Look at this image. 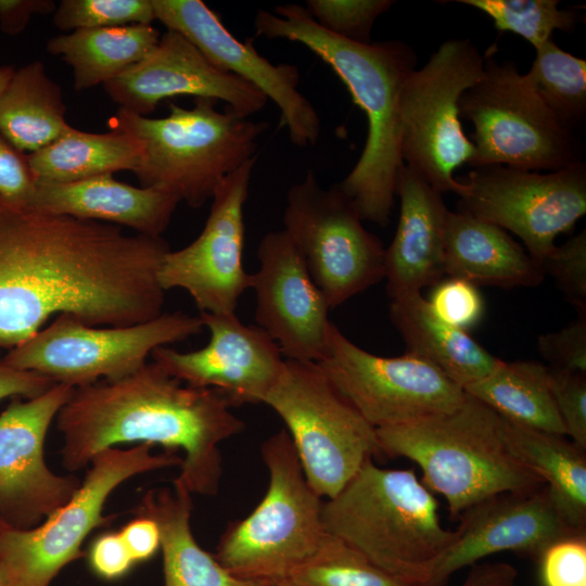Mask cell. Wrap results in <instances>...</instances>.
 <instances>
[{
	"label": "cell",
	"mask_w": 586,
	"mask_h": 586,
	"mask_svg": "<svg viewBox=\"0 0 586 586\" xmlns=\"http://www.w3.org/2000/svg\"><path fill=\"white\" fill-rule=\"evenodd\" d=\"M0 586H9L3 571L0 568Z\"/></svg>",
	"instance_id": "50"
},
{
	"label": "cell",
	"mask_w": 586,
	"mask_h": 586,
	"mask_svg": "<svg viewBox=\"0 0 586 586\" xmlns=\"http://www.w3.org/2000/svg\"><path fill=\"white\" fill-rule=\"evenodd\" d=\"M179 199L163 189L135 187L103 175L58 183L36 182L29 205L79 219L128 227L138 234L162 237Z\"/></svg>",
	"instance_id": "24"
},
{
	"label": "cell",
	"mask_w": 586,
	"mask_h": 586,
	"mask_svg": "<svg viewBox=\"0 0 586 586\" xmlns=\"http://www.w3.org/2000/svg\"><path fill=\"white\" fill-rule=\"evenodd\" d=\"M89 565L94 574L106 581L124 577L136 564L119 532H109L93 540Z\"/></svg>",
	"instance_id": "44"
},
{
	"label": "cell",
	"mask_w": 586,
	"mask_h": 586,
	"mask_svg": "<svg viewBox=\"0 0 586 586\" xmlns=\"http://www.w3.org/2000/svg\"><path fill=\"white\" fill-rule=\"evenodd\" d=\"M484 73V55L470 39H448L405 81L399 98L405 165L441 193L461 189L454 171L474 146L462 130L458 102Z\"/></svg>",
	"instance_id": "11"
},
{
	"label": "cell",
	"mask_w": 586,
	"mask_h": 586,
	"mask_svg": "<svg viewBox=\"0 0 586 586\" xmlns=\"http://www.w3.org/2000/svg\"><path fill=\"white\" fill-rule=\"evenodd\" d=\"M390 319L406 353L425 359L462 390L486 378L501 361L468 331L436 318L421 293L392 300Z\"/></svg>",
	"instance_id": "27"
},
{
	"label": "cell",
	"mask_w": 586,
	"mask_h": 586,
	"mask_svg": "<svg viewBox=\"0 0 586 586\" xmlns=\"http://www.w3.org/2000/svg\"><path fill=\"white\" fill-rule=\"evenodd\" d=\"M74 387L55 384L43 394L13 398L0 413V520L31 528L74 496L80 481L53 473L43 446L48 430Z\"/></svg>",
	"instance_id": "17"
},
{
	"label": "cell",
	"mask_w": 586,
	"mask_h": 586,
	"mask_svg": "<svg viewBox=\"0 0 586 586\" xmlns=\"http://www.w3.org/2000/svg\"><path fill=\"white\" fill-rule=\"evenodd\" d=\"M540 267L578 313H586V231L556 246Z\"/></svg>",
	"instance_id": "38"
},
{
	"label": "cell",
	"mask_w": 586,
	"mask_h": 586,
	"mask_svg": "<svg viewBox=\"0 0 586 586\" xmlns=\"http://www.w3.org/2000/svg\"><path fill=\"white\" fill-rule=\"evenodd\" d=\"M152 25L77 29L47 41V51L73 72V86L82 91L104 85L144 59L158 43Z\"/></svg>",
	"instance_id": "29"
},
{
	"label": "cell",
	"mask_w": 586,
	"mask_h": 586,
	"mask_svg": "<svg viewBox=\"0 0 586 586\" xmlns=\"http://www.w3.org/2000/svg\"><path fill=\"white\" fill-rule=\"evenodd\" d=\"M335 388L374 429L405 424L458 407L466 392L423 358L367 352L331 324L317 362Z\"/></svg>",
	"instance_id": "15"
},
{
	"label": "cell",
	"mask_w": 586,
	"mask_h": 586,
	"mask_svg": "<svg viewBox=\"0 0 586 586\" xmlns=\"http://www.w3.org/2000/svg\"><path fill=\"white\" fill-rule=\"evenodd\" d=\"M15 67L12 65H2L0 66V95L8 85L9 80L13 76Z\"/></svg>",
	"instance_id": "49"
},
{
	"label": "cell",
	"mask_w": 586,
	"mask_h": 586,
	"mask_svg": "<svg viewBox=\"0 0 586 586\" xmlns=\"http://www.w3.org/2000/svg\"><path fill=\"white\" fill-rule=\"evenodd\" d=\"M558 122L573 131L586 115V61L562 50L552 38L536 49L525 74Z\"/></svg>",
	"instance_id": "33"
},
{
	"label": "cell",
	"mask_w": 586,
	"mask_h": 586,
	"mask_svg": "<svg viewBox=\"0 0 586 586\" xmlns=\"http://www.w3.org/2000/svg\"><path fill=\"white\" fill-rule=\"evenodd\" d=\"M141 148L126 131L95 133L73 127L49 145L27 154L36 182L66 183L116 171L135 173Z\"/></svg>",
	"instance_id": "31"
},
{
	"label": "cell",
	"mask_w": 586,
	"mask_h": 586,
	"mask_svg": "<svg viewBox=\"0 0 586 586\" xmlns=\"http://www.w3.org/2000/svg\"><path fill=\"white\" fill-rule=\"evenodd\" d=\"M252 273L255 321L279 346L284 359L319 362L331 322L328 302L283 229L268 232L257 247Z\"/></svg>",
	"instance_id": "20"
},
{
	"label": "cell",
	"mask_w": 586,
	"mask_h": 586,
	"mask_svg": "<svg viewBox=\"0 0 586 586\" xmlns=\"http://www.w3.org/2000/svg\"><path fill=\"white\" fill-rule=\"evenodd\" d=\"M440 191L403 165L395 195L399 219L392 243L385 249L386 291L391 300L421 293L445 273V230L449 209Z\"/></svg>",
	"instance_id": "23"
},
{
	"label": "cell",
	"mask_w": 586,
	"mask_h": 586,
	"mask_svg": "<svg viewBox=\"0 0 586 586\" xmlns=\"http://www.w3.org/2000/svg\"><path fill=\"white\" fill-rule=\"evenodd\" d=\"M391 0H307L304 5L324 30L352 42H373L371 33L375 20L388 11Z\"/></svg>",
	"instance_id": "37"
},
{
	"label": "cell",
	"mask_w": 586,
	"mask_h": 586,
	"mask_svg": "<svg viewBox=\"0 0 586 586\" xmlns=\"http://www.w3.org/2000/svg\"><path fill=\"white\" fill-rule=\"evenodd\" d=\"M537 348L549 368L586 374V313L560 331L539 335Z\"/></svg>",
	"instance_id": "41"
},
{
	"label": "cell",
	"mask_w": 586,
	"mask_h": 586,
	"mask_svg": "<svg viewBox=\"0 0 586 586\" xmlns=\"http://www.w3.org/2000/svg\"><path fill=\"white\" fill-rule=\"evenodd\" d=\"M35 186L27 154L17 150L0 132V196L11 202L28 204Z\"/></svg>",
	"instance_id": "43"
},
{
	"label": "cell",
	"mask_w": 586,
	"mask_h": 586,
	"mask_svg": "<svg viewBox=\"0 0 586 586\" xmlns=\"http://www.w3.org/2000/svg\"><path fill=\"white\" fill-rule=\"evenodd\" d=\"M460 586H518V571L507 562L475 563Z\"/></svg>",
	"instance_id": "48"
},
{
	"label": "cell",
	"mask_w": 586,
	"mask_h": 586,
	"mask_svg": "<svg viewBox=\"0 0 586 586\" xmlns=\"http://www.w3.org/2000/svg\"><path fill=\"white\" fill-rule=\"evenodd\" d=\"M256 160L220 181L202 232L189 245L169 250L160 267L162 288L187 291L200 313L233 314L252 288L253 276L243 264L244 205Z\"/></svg>",
	"instance_id": "16"
},
{
	"label": "cell",
	"mask_w": 586,
	"mask_h": 586,
	"mask_svg": "<svg viewBox=\"0 0 586 586\" xmlns=\"http://www.w3.org/2000/svg\"><path fill=\"white\" fill-rule=\"evenodd\" d=\"M375 431L381 454L416 462L454 519L494 496L545 485L508 447L502 418L468 393L450 411Z\"/></svg>",
	"instance_id": "5"
},
{
	"label": "cell",
	"mask_w": 586,
	"mask_h": 586,
	"mask_svg": "<svg viewBox=\"0 0 586 586\" xmlns=\"http://www.w3.org/2000/svg\"><path fill=\"white\" fill-rule=\"evenodd\" d=\"M50 379L33 371L16 369L0 359V402L5 398H34L53 385Z\"/></svg>",
	"instance_id": "46"
},
{
	"label": "cell",
	"mask_w": 586,
	"mask_h": 586,
	"mask_svg": "<svg viewBox=\"0 0 586 586\" xmlns=\"http://www.w3.org/2000/svg\"><path fill=\"white\" fill-rule=\"evenodd\" d=\"M459 213L517 234L540 263L555 239L586 213V164L540 174L504 165L474 167L462 181Z\"/></svg>",
	"instance_id": "14"
},
{
	"label": "cell",
	"mask_w": 586,
	"mask_h": 586,
	"mask_svg": "<svg viewBox=\"0 0 586 586\" xmlns=\"http://www.w3.org/2000/svg\"><path fill=\"white\" fill-rule=\"evenodd\" d=\"M119 534L136 563L148 561L161 549L158 524L149 517L137 515Z\"/></svg>",
	"instance_id": "45"
},
{
	"label": "cell",
	"mask_w": 586,
	"mask_h": 586,
	"mask_svg": "<svg viewBox=\"0 0 586 586\" xmlns=\"http://www.w3.org/2000/svg\"><path fill=\"white\" fill-rule=\"evenodd\" d=\"M551 391L566 435L586 450V374L549 368Z\"/></svg>",
	"instance_id": "40"
},
{
	"label": "cell",
	"mask_w": 586,
	"mask_h": 586,
	"mask_svg": "<svg viewBox=\"0 0 586 586\" xmlns=\"http://www.w3.org/2000/svg\"><path fill=\"white\" fill-rule=\"evenodd\" d=\"M267 492L244 519L229 524L215 558L233 575L276 584L309 561L328 537L323 498L308 484L286 430L262 445Z\"/></svg>",
	"instance_id": "7"
},
{
	"label": "cell",
	"mask_w": 586,
	"mask_h": 586,
	"mask_svg": "<svg viewBox=\"0 0 586 586\" xmlns=\"http://www.w3.org/2000/svg\"><path fill=\"white\" fill-rule=\"evenodd\" d=\"M426 301L436 318L464 331L479 324L485 310L476 285L460 278L440 281Z\"/></svg>",
	"instance_id": "39"
},
{
	"label": "cell",
	"mask_w": 586,
	"mask_h": 586,
	"mask_svg": "<svg viewBox=\"0 0 586 586\" xmlns=\"http://www.w3.org/2000/svg\"><path fill=\"white\" fill-rule=\"evenodd\" d=\"M216 103L195 99L188 109L170 102L169 113L158 118L118 107L109 126L139 142L141 156L133 174L140 187L166 190L199 208L212 200L225 177L257 156L268 123L227 107L218 111Z\"/></svg>",
	"instance_id": "6"
},
{
	"label": "cell",
	"mask_w": 586,
	"mask_h": 586,
	"mask_svg": "<svg viewBox=\"0 0 586 586\" xmlns=\"http://www.w3.org/2000/svg\"><path fill=\"white\" fill-rule=\"evenodd\" d=\"M53 0H0V29L10 36L21 34L31 17L54 13Z\"/></svg>",
	"instance_id": "47"
},
{
	"label": "cell",
	"mask_w": 586,
	"mask_h": 586,
	"mask_svg": "<svg viewBox=\"0 0 586 586\" xmlns=\"http://www.w3.org/2000/svg\"><path fill=\"white\" fill-rule=\"evenodd\" d=\"M152 447H113L95 455L69 501L31 528L0 520V568L9 586H50L63 568L84 557L86 537L113 521L103 509L115 488L138 474L182 464L177 453L152 454Z\"/></svg>",
	"instance_id": "9"
},
{
	"label": "cell",
	"mask_w": 586,
	"mask_h": 586,
	"mask_svg": "<svg viewBox=\"0 0 586 586\" xmlns=\"http://www.w3.org/2000/svg\"><path fill=\"white\" fill-rule=\"evenodd\" d=\"M463 391L510 422L566 435L551 391L549 367L539 362L501 360L491 374Z\"/></svg>",
	"instance_id": "32"
},
{
	"label": "cell",
	"mask_w": 586,
	"mask_h": 586,
	"mask_svg": "<svg viewBox=\"0 0 586 586\" xmlns=\"http://www.w3.org/2000/svg\"><path fill=\"white\" fill-rule=\"evenodd\" d=\"M199 316L209 330L206 346L191 352L161 346L152 352L153 361L184 384L218 391L232 406L263 404L283 370L278 344L235 313Z\"/></svg>",
	"instance_id": "19"
},
{
	"label": "cell",
	"mask_w": 586,
	"mask_h": 586,
	"mask_svg": "<svg viewBox=\"0 0 586 586\" xmlns=\"http://www.w3.org/2000/svg\"><path fill=\"white\" fill-rule=\"evenodd\" d=\"M53 24L61 30L152 25V0H62Z\"/></svg>",
	"instance_id": "36"
},
{
	"label": "cell",
	"mask_w": 586,
	"mask_h": 586,
	"mask_svg": "<svg viewBox=\"0 0 586 586\" xmlns=\"http://www.w3.org/2000/svg\"><path fill=\"white\" fill-rule=\"evenodd\" d=\"M282 582L295 586H409L330 534L320 550Z\"/></svg>",
	"instance_id": "34"
},
{
	"label": "cell",
	"mask_w": 586,
	"mask_h": 586,
	"mask_svg": "<svg viewBox=\"0 0 586 586\" xmlns=\"http://www.w3.org/2000/svg\"><path fill=\"white\" fill-rule=\"evenodd\" d=\"M155 17L167 29L187 38L216 67L255 87L279 109L296 146L314 145L321 132L319 115L298 90L300 72L292 64H273L260 55L252 40L237 39L218 15L201 0H152Z\"/></svg>",
	"instance_id": "18"
},
{
	"label": "cell",
	"mask_w": 586,
	"mask_h": 586,
	"mask_svg": "<svg viewBox=\"0 0 586 586\" xmlns=\"http://www.w3.org/2000/svg\"><path fill=\"white\" fill-rule=\"evenodd\" d=\"M460 118L474 127L471 167L559 170L582 161L581 144L535 93L514 61L484 55L482 78L461 94Z\"/></svg>",
	"instance_id": "8"
},
{
	"label": "cell",
	"mask_w": 586,
	"mask_h": 586,
	"mask_svg": "<svg viewBox=\"0 0 586 586\" xmlns=\"http://www.w3.org/2000/svg\"><path fill=\"white\" fill-rule=\"evenodd\" d=\"M539 559L544 586H586L585 536L559 540Z\"/></svg>",
	"instance_id": "42"
},
{
	"label": "cell",
	"mask_w": 586,
	"mask_h": 586,
	"mask_svg": "<svg viewBox=\"0 0 586 586\" xmlns=\"http://www.w3.org/2000/svg\"><path fill=\"white\" fill-rule=\"evenodd\" d=\"M263 404L282 419L308 484L322 498L334 497L381 454L375 429L317 362L285 359Z\"/></svg>",
	"instance_id": "10"
},
{
	"label": "cell",
	"mask_w": 586,
	"mask_h": 586,
	"mask_svg": "<svg viewBox=\"0 0 586 586\" xmlns=\"http://www.w3.org/2000/svg\"><path fill=\"white\" fill-rule=\"evenodd\" d=\"M119 109L148 116L158 103L176 95L224 101L227 109L249 117L267 99L252 85L213 65L181 34L167 29L140 62L103 85Z\"/></svg>",
	"instance_id": "21"
},
{
	"label": "cell",
	"mask_w": 586,
	"mask_h": 586,
	"mask_svg": "<svg viewBox=\"0 0 586 586\" xmlns=\"http://www.w3.org/2000/svg\"><path fill=\"white\" fill-rule=\"evenodd\" d=\"M61 87L41 61L15 72L0 95V132L21 152L34 153L60 138L71 126Z\"/></svg>",
	"instance_id": "30"
},
{
	"label": "cell",
	"mask_w": 586,
	"mask_h": 586,
	"mask_svg": "<svg viewBox=\"0 0 586 586\" xmlns=\"http://www.w3.org/2000/svg\"><path fill=\"white\" fill-rule=\"evenodd\" d=\"M283 230L330 309L384 279L383 243L340 187L323 188L313 169L286 193Z\"/></svg>",
	"instance_id": "13"
},
{
	"label": "cell",
	"mask_w": 586,
	"mask_h": 586,
	"mask_svg": "<svg viewBox=\"0 0 586 586\" xmlns=\"http://www.w3.org/2000/svg\"><path fill=\"white\" fill-rule=\"evenodd\" d=\"M272 586H295V585L286 583V582H280V583L272 584Z\"/></svg>",
	"instance_id": "51"
},
{
	"label": "cell",
	"mask_w": 586,
	"mask_h": 586,
	"mask_svg": "<svg viewBox=\"0 0 586 586\" xmlns=\"http://www.w3.org/2000/svg\"><path fill=\"white\" fill-rule=\"evenodd\" d=\"M202 328L200 316L182 311L127 327L89 326L64 314L2 359L75 388L124 379L143 367L155 348L196 335Z\"/></svg>",
	"instance_id": "12"
},
{
	"label": "cell",
	"mask_w": 586,
	"mask_h": 586,
	"mask_svg": "<svg viewBox=\"0 0 586 586\" xmlns=\"http://www.w3.org/2000/svg\"><path fill=\"white\" fill-rule=\"evenodd\" d=\"M192 508V494L174 480L173 488L148 491L135 509L158 524L165 586H272L233 575L204 550L191 531Z\"/></svg>",
	"instance_id": "26"
},
{
	"label": "cell",
	"mask_w": 586,
	"mask_h": 586,
	"mask_svg": "<svg viewBox=\"0 0 586 586\" xmlns=\"http://www.w3.org/2000/svg\"><path fill=\"white\" fill-rule=\"evenodd\" d=\"M456 538L435 566L428 586L500 551L540 558L552 544L577 534L565 522L546 485L527 493H505L466 510Z\"/></svg>",
	"instance_id": "22"
},
{
	"label": "cell",
	"mask_w": 586,
	"mask_h": 586,
	"mask_svg": "<svg viewBox=\"0 0 586 586\" xmlns=\"http://www.w3.org/2000/svg\"><path fill=\"white\" fill-rule=\"evenodd\" d=\"M502 429L510 450L544 481L565 522L577 534L585 535V450L564 436L528 429L504 418Z\"/></svg>",
	"instance_id": "28"
},
{
	"label": "cell",
	"mask_w": 586,
	"mask_h": 586,
	"mask_svg": "<svg viewBox=\"0 0 586 586\" xmlns=\"http://www.w3.org/2000/svg\"><path fill=\"white\" fill-rule=\"evenodd\" d=\"M218 391L182 383L152 361L117 381L75 387L56 415L62 463L87 467L99 453L125 443L182 450L175 479L191 494L214 496L222 474L219 444L244 422Z\"/></svg>",
	"instance_id": "2"
},
{
	"label": "cell",
	"mask_w": 586,
	"mask_h": 586,
	"mask_svg": "<svg viewBox=\"0 0 586 586\" xmlns=\"http://www.w3.org/2000/svg\"><path fill=\"white\" fill-rule=\"evenodd\" d=\"M486 15L499 31H511L527 40L535 49L551 39L552 33L574 31L578 14L559 9L557 0H460Z\"/></svg>",
	"instance_id": "35"
},
{
	"label": "cell",
	"mask_w": 586,
	"mask_h": 586,
	"mask_svg": "<svg viewBox=\"0 0 586 586\" xmlns=\"http://www.w3.org/2000/svg\"><path fill=\"white\" fill-rule=\"evenodd\" d=\"M437 500L413 469H384L366 461L334 497L324 500L328 534L408 584L428 586L456 538L442 526Z\"/></svg>",
	"instance_id": "4"
},
{
	"label": "cell",
	"mask_w": 586,
	"mask_h": 586,
	"mask_svg": "<svg viewBox=\"0 0 586 586\" xmlns=\"http://www.w3.org/2000/svg\"><path fill=\"white\" fill-rule=\"evenodd\" d=\"M168 243L122 227L48 213L0 196V347L53 316L127 327L163 314L158 272Z\"/></svg>",
	"instance_id": "1"
},
{
	"label": "cell",
	"mask_w": 586,
	"mask_h": 586,
	"mask_svg": "<svg viewBox=\"0 0 586 586\" xmlns=\"http://www.w3.org/2000/svg\"><path fill=\"white\" fill-rule=\"evenodd\" d=\"M445 273L474 285L501 289L539 285L540 265L506 230L471 215L449 212Z\"/></svg>",
	"instance_id": "25"
},
{
	"label": "cell",
	"mask_w": 586,
	"mask_h": 586,
	"mask_svg": "<svg viewBox=\"0 0 586 586\" xmlns=\"http://www.w3.org/2000/svg\"><path fill=\"white\" fill-rule=\"evenodd\" d=\"M256 35L305 46L340 77L368 122L362 152L337 184L353 201L362 220L381 227L390 222L400 154L399 98L403 86L417 68L418 56L397 39L356 43L321 28L304 5H277L258 10Z\"/></svg>",
	"instance_id": "3"
}]
</instances>
